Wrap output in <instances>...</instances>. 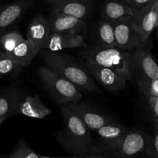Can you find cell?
<instances>
[{
    "label": "cell",
    "instance_id": "cell-1",
    "mask_svg": "<svg viewBox=\"0 0 158 158\" xmlns=\"http://www.w3.org/2000/svg\"><path fill=\"white\" fill-rule=\"evenodd\" d=\"M64 120L63 128L57 134L62 148L74 157H82L94 146L90 130L65 104L60 106Z\"/></svg>",
    "mask_w": 158,
    "mask_h": 158
},
{
    "label": "cell",
    "instance_id": "cell-2",
    "mask_svg": "<svg viewBox=\"0 0 158 158\" xmlns=\"http://www.w3.org/2000/svg\"><path fill=\"white\" fill-rule=\"evenodd\" d=\"M42 56L46 66L67 79L81 92L100 93L87 69L72 57L51 51L44 52Z\"/></svg>",
    "mask_w": 158,
    "mask_h": 158
},
{
    "label": "cell",
    "instance_id": "cell-3",
    "mask_svg": "<svg viewBox=\"0 0 158 158\" xmlns=\"http://www.w3.org/2000/svg\"><path fill=\"white\" fill-rule=\"evenodd\" d=\"M83 60L89 63L112 69L118 75L131 80L134 75L132 52L116 47L87 46L80 52Z\"/></svg>",
    "mask_w": 158,
    "mask_h": 158
},
{
    "label": "cell",
    "instance_id": "cell-4",
    "mask_svg": "<svg viewBox=\"0 0 158 158\" xmlns=\"http://www.w3.org/2000/svg\"><path fill=\"white\" fill-rule=\"evenodd\" d=\"M38 74L46 92L60 104L80 101L82 92L70 81L46 66L38 69Z\"/></svg>",
    "mask_w": 158,
    "mask_h": 158
},
{
    "label": "cell",
    "instance_id": "cell-5",
    "mask_svg": "<svg viewBox=\"0 0 158 158\" xmlns=\"http://www.w3.org/2000/svg\"><path fill=\"white\" fill-rule=\"evenodd\" d=\"M128 130L126 127L115 121L103 125L95 131L97 143L95 145L102 155V158L112 157L118 150Z\"/></svg>",
    "mask_w": 158,
    "mask_h": 158
},
{
    "label": "cell",
    "instance_id": "cell-6",
    "mask_svg": "<svg viewBox=\"0 0 158 158\" xmlns=\"http://www.w3.org/2000/svg\"><path fill=\"white\" fill-rule=\"evenodd\" d=\"M114 39L116 47L133 52L137 48L147 46L143 43L133 26L132 16L126 17L114 22Z\"/></svg>",
    "mask_w": 158,
    "mask_h": 158
},
{
    "label": "cell",
    "instance_id": "cell-7",
    "mask_svg": "<svg viewBox=\"0 0 158 158\" xmlns=\"http://www.w3.org/2000/svg\"><path fill=\"white\" fill-rule=\"evenodd\" d=\"M132 22L136 32L143 43L147 44L158 24V0H152L142 10L134 13Z\"/></svg>",
    "mask_w": 158,
    "mask_h": 158
},
{
    "label": "cell",
    "instance_id": "cell-8",
    "mask_svg": "<svg viewBox=\"0 0 158 158\" xmlns=\"http://www.w3.org/2000/svg\"><path fill=\"white\" fill-rule=\"evenodd\" d=\"M149 134L137 129L127 131L121 144L112 157L131 158L143 156L148 143Z\"/></svg>",
    "mask_w": 158,
    "mask_h": 158
},
{
    "label": "cell",
    "instance_id": "cell-9",
    "mask_svg": "<svg viewBox=\"0 0 158 158\" xmlns=\"http://www.w3.org/2000/svg\"><path fill=\"white\" fill-rule=\"evenodd\" d=\"M84 66L93 78L110 92L117 93L127 86V80L109 68L85 61Z\"/></svg>",
    "mask_w": 158,
    "mask_h": 158
},
{
    "label": "cell",
    "instance_id": "cell-10",
    "mask_svg": "<svg viewBox=\"0 0 158 158\" xmlns=\"http://www.w3.org/2000/svg\"><path fill=\"white\" fill-rule=\"evenodd\" d=\"M65 105L69 108L92 131H96L103 125L114 121L110 117L99 112L86 102L77 101Z\"/></svg>",
    "mask_w": 158,
    "mask_h": 158
},
{
    "label": "cell",
    "instance_id": "cell-11",
    "mask_svg": "<svg viewBox=\"0 0 158 158\" xmlns=\"http://www.w3.org/2000/svg\"><path fill=\"white\" fill-rule=\"evenodd\" d=\"M132 54L134 73H137L139 77L157 80L158 66L148 46H143L137 48L133 51Z\"/></svg>",
    "mask_w": 158,
    "mask_h": 158
},
{
    "label": "cell",
    "instance_id": "cell-12",
    "mask_svg": "<svg viewBox=\"0 0 158 158\" xmlns=\"http://www.w3.org/2000/svg\"><path fill=\"white\" fill-rule=\"evenodd\" d=\"M52 32L47 19L39 15L29 23L26 33V40L33 43L40 50L46 49Z\"/></svg>",
    "mask_w": 158,
    "mask_h": 158
},
{
    "label": "cell",
    "instance_id": "cell-13",
    "mask_svg": "<svg viewBox=\"0 0 158 158\" xmlns=\"http://www.w3.org/2000/svg\"><path fill=\"white\" fill-rule=\"evenodd\" d=\"M50 29L54 32H74L80 33L86 29V23L73 15L64 13L52 12L47 19Z\"/></svg>",
    "mask_w": 158,
    "mask_h": 158
},
{
    "label": "cell",
    "instance_id": "cell-14",
    "mask_svg": "<svg viewBox=\"0 0 158 158\" xmlns=\"http://www.w3.org/2000/svg\"><path fill=\"white\" fill-rule=\"evenodd\" d=\"M94 0H64L52 5V12L64 13L86 21L92 14Z\"/></svg>",
    "mask_w": 158,
    "mask_h": 158
},
{
    "label": "cell",
    "instance_id": "cell-15",
    "mask_svg": "<svg viewBox=\"0 0 158 158\" xmlns=\"http://www.w3.org/2000/svg\"><path fill=\"white\" fill-rule=\"evenodd\" d=\"M32 5L31 0H19L0 8V36L7 32Z\"/></svg>",
    "mask_w": 158,
    "mask_h": 158
},
{
    "label": "cell",
    "instance_id": "cell-16",
    "mask_svg": "<svg viewBox=\"0 0 158 158\" xmlns=\"http://www.w3.org/2000/svg\"><path fill=\"white\" fill-rule=\"evenodd\" d=\"M87 44L80 33L52 32L46 49L51 52H58L70 48H85Z\"/></svg>",
    "mask_w": 158,
    "mask_h": 158
},
{
    "label": "cell",
    "instance_id": "cell-17",
    "mask_svg": "<svg viewBox=\"0 0 158 158\" xmlns=\"http://www.w3.org/2000/svg\"><path fill=\"white\" fill-rule=\"evenodd\" d=\"M52 114V110L45 106L37 95H25L19 103L15 115H22L35 119H43Z\"/></svg>",
    "mask_w": 158,
    "mask_h": 158
},
{
    "label": "cell",
    "instance_id": "cell-18",
    "mask_svg": "<svg viewBox=\"0 0 158 158\" xmlns=\"http://www.w3.org/2000/svg\"><path fill=\"white\" fill-rule=\"evenodd\" d=\"M133 15L127 0H106L101 11V19L112 23Z\"/></svg>",
    "mask_w": 158,
    "mask_h": 158
},
{
    "label": "cell",
    "instance_id": "cell-19",
    "mask_svg": "<svg viewBox=\"0 0 158 158\" xmlns=\"http://www.w3.org/2000/svg\"><path fill=\"white\" fill-rule=\"evenodd\" d=\"M24 96L23 92L16 89L0 91V117L15 116L19 103Z\"/></svg>",
    "mask_w": 158,
    "mask_h": 158
},
{
    "label": "cell",
    "instance_id": "cell-20",
    "mask_svg": "<svg viewBox=\"0 0 158 158\" xmlns=\"http://www.w3.org/2000/svg\"><path fill=\"white\" fill-rule=\"evenodd\" d=\"M40 52V49L33 43L24 39L9 54L23 67H26L32 63Z\"/></svg>",
    "mask_w": 158,
    "mask_h": 158
},
{
    "label": "cell",
    "instance_id": "cell-21",
    "mask_svg": "<svg viewBox=\"0 0 158 158\" xmlns=\"http://www.w3.org/2000/svg\"><path fill=\"white\" fill-rule=\"evenodd\" d=\"M94 38L96 45L101 47H114V24L112 22L100 19L97 21L94 30Z\"/></svg>",
    "mask_w": 158,
    "mask_h": 158
},
{
    "label": "cell",
    "instance_id": "cell-22",
    "mask_svg": "<svg viewBox=\"0 0 158 158\" xmlns=\"http://www.w3.org/2000/svg\"><path fill=\"white\" fill-rule=\"evenodd\" d=\"M23 68L8 52H0V79L18 75Z\"/></svg>",
    "mask_w": 158,
    "mask_h": 158
},
{
    "label": "cell",
    "instance_id": "cell-23",
    "mask_svg": "<svg viewBox=\"0 0 158 158\" xmlns=\"http://www.w3.org/2000/svg\"><path fill=\"white\" fill-rule=\"evenodd\" d=\"M8 158H46L48 157L42 154H38L37 152L31 149L30 147L27 144L24 139H20L17 142L12 152L7 156H5Z\"/></svg>",
    "mask_w": 158,
    "mask_h": 158
},
{
    "label": "cell",
    "instance_id": "cell-24",
    "mask_svg": "<svg viewBox=\"0 0 158 158\" xmlns=\"http://www.w3.org/2000/svg\"><path fill=\"white\" fill-rule=\"evenodd\" d=\"M24 37L18 32L17 31H12V32H6L0 36V48L3 50V52H11L15 46L19 44Z\"/></svg>",
    "mask_w": 158,
    "mask_h": 158
},
{
    "label": "cell",
    "instance_id": "cell-25",
    "mask_svg": "<svg viewBox=\"0 0 158 158\" xmlns=\"http://www.w3.org/2000/svg\"><path fill=\"white\" fill-rule=\"evenodd\" d=\"M137 87L142 97H158V79L137 77Z\"/></svg>",
    "mask_w": 158,
    "mask_h": 158
},
{
    "label": "cell",
    "instance_id": "cell-26",
    "mask_svg": "<svg viewBox=\"0 0 158 158\" xmlns=\"http://www.w3.org/2000/svg\"><path fill=\"white\" fill-rule=\"evenodd\" d=\"M143 157L158 158V130L155 129L152 136L149 135Z\"/></svg>",
    "mask_w": 158,
    "mask_h": 158
},
{
    "label": "cell",
    "instance_id": "cell-27",
    "mask_svg": "<svg viewBox=\"0 0 158 158\" xmlns=\"http://www.w3.org/2000/svg\"><path fill=\"white\" fill-rule=\"evenodd\" d=\"M146 103V107L152 117L153 121L158 120V97H142Z\"/></svg>",
    "mask_w": 158,
    "mask_h": 158
},
{
    "label": "cell",
    "instance_id": "cell-28",
    "mask_svg": "<svg viewBox=\"0 0 158 158\" xmlns=\"http://www.w3.org/2000/svg\"><path fill=\"white\" fill-rule=\"evenodd\" d=\"M133 12L137 13L146 7L152 0H127Z\"/></svg>",
    "mask_w": 158,
    "mask_h": 158
},
{
    "label": "cell",
    "instance_id": "cell-29",
    "mask_svg": "<svg viewBox=\"0 0 158 158\" xmlns=\"http://www.w3.org/2000/svg\"><path fill=\"white\" fill-rule=\"evenodd\" d=\"M64 0H46V2L49 3V4L51 5H54V4H56V3L60 2H63Z\"/></svg>",
    "mask_w": 158,
    "mask_h": 158
},
{
    "label": "cell",
    "instance_id": "cell-30",
    "mask_svg": "<svg viewBox=\"0 0 158 158\" xmlns=\"http://www.w3.org/2000/svg\"><path fill=\"white\" fill-rule=\"evenodd\" d=\"M8 118H9V117H0V125H1L2 123H4L5 120H6V119H8Z\"/></svg>",
    "mask_w": 158,
    "mask_h": 158
},
{
    "label": "cell",
    "instance_id": "cell-31",
    "mask_svg": "<svg viewBox=\"0 0 158 158\" xmlns=\"http://www.w3.org/2000/svg\"><path fill=\"white\" fill-rule=\"evenodd\" d=\"M0 157H1V156H0Z\"/></svg>",
    "mask_w": 158,
    "mask_h": 158
}]
</instances>
